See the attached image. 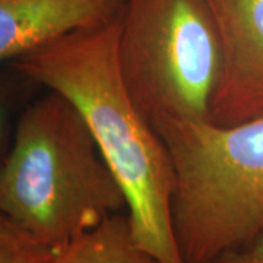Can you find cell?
I'll return each instance as SVG.
<instances>
[{
    "label": "cell",
    "mask_w": 263,
    "mask_h": 263,
    "mask_svg": "<svg viewBox=\"0 0 263 263\" xmlns=\"http://www.w3.org/2000/svg\"><path fill=\"white\" fill-rule=\"evenodd\" d=\"M155 129L174 165L171 214L184 263H215L263 235V114Z\"/></svg>",
    "instance_id": "3957f363"
},
{
    "label": "cell",
    "mask_w": 263,
    "mask_h": 263,
    "mask_svg": "<svg viewBox=\"0 0 263 263\" xmlns=\"http://www.w3.org/2000/svg\"><path fill=\"white\" fill-rule=\"evenodd\" d=\"M117 59L133 103L154 127L211 120L222 43L206 0H127Z\"/></svg>",
    "instance_id": "277c9868"
},
{
    "label": "cell",
    "mask_w": 263,
    "mask_h": 263,
    "mask_svg": "<svg viewBox=\"0 0 263 263\" xmlns=\"http://www.w3.org/2000/svg\"><path fill=\"white\" fill-rule=\"evenodd\" d=\"M206 2L222 43L209 122L228 126L263 114V0Z\"/></svg>",
    "instance_id": "5b68a950"
},
{
    "label": "cell",
    "mask_w": 263,
    "mask_h": 263,
    "mask_svg": "<svg viewBox=\"0 0 263 263\" xmlns=\"http://www.w3.org/2000/svg\"><path fill=\"white\" fill-rule=\"evenodd\" d=\"M63 247L0 216V263H56Z\"/></svg>",
    "instance_id": "ba28073f"
},
{
    "label": "cell",
    "mask_w": 263,
    "mask_h": 263,
    "mask_svg": "<svg viewBox=\"0 0 263 263\" xmlns=\"http://www.w3.org/2000/svg\"><path fill=\"white\" fill-rule=\"evenodd\" d=\"M120 21L79 31L12 62L22 76L78 107L127 199L135 240L160 263H184L173 227L176 187L168 148L123 82Z\"/></svg>",
    "instance_id": "6da1fadb"
},
{
    "label": "cell",
    "mask_w": 263,
    "mask_h": 263,
    "mask_svg": "<svg viewBox=\"0 0 263 263\" xmlns=\"http://www.w3.org/2000/svg\"><path fill=\"white\" fill-rule=\"evenodd\" d=\"M0 211L56 246L127 212V199L84 116L50 91L21 114L0 170Z\"/></svg>",
    "instance_id": "7a4b0ae2"
},
{
    "label": "cell",
    "mask_w": 263,
    "mask_h": 263,
    "mask_svg": "<svg viewBox=\"0 0 263 263\" xmlns=\"http://www.w3.org/2000/svg\"><path fill=\"white\" fill-rule=\"evenodd\" d=\"M215 263H263V235L245 249L226 254Z\"/></svg>",
    "instance_id": "9c48e42d"
},
{
    "label": "cell",
    "mask_w": 263,
    "mask_h": 263,
    "mask_svg": "<svg viewBox=\"0 0 263 263\" xmlns=\"http://www.w3.org/2000/svg\"><path fill=\"white\" fill-rule=\"evenodd\" d=\"M56 263H160L132 233L127 212L114 214L62 249Z\"/></svg>",
    "instance_id": "52a82bcc"
},
{
    "label": "cell",
    "mask_w": 263,
    "mask_h": 263,
    "mask_svg": "<svg viewBox=\"0 0 263 263\" xmlns=\"http://www.w3.org/2000/svg\"><path fill=\"white\" fill-rule=\"evenodd\" d=\"M127 0H0V59L13 62L122 18Z\"/></svg>",
    "instance_id": "8992f818"
}]
</instances>
